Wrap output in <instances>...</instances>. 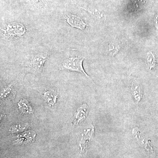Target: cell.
<instances>
[{"label":"cell","mask_w":158,"mask_h":158,"mask_svg":"<svg viewBox=\"0 0 158 158\" xmlns=\"http://www.w3.org/2000/svg\"><path fill=\"white\" fill-rule=\"evenodd\" d=\"M49 56L50 53L48 50L34 51L25 56L23 65L29 72L39 75L42 72L44 64Z\"/></svg>","instance_id":"obj_1"},{"label":"cell","mask_w":158,"mask_h":158,"mask_svg":"<svg viewBox=\"0 0 158 158\" xmlns=\"http://www.w3.org/2000/svg\"><path fill=\"white\" fill-rule=\"evenodd\" d=\"M85 59V57L80 53L77 50L69 48L63 53L60 62V67L64 70L80 73L90 79V77L83 68V63Z\"/></svg>","instance_id":"obj_2"},{"label":"cell","mask_w":158,"mask_h":158,"mask_svg":"<svg viewBox=\"0 0 158 158\" xmlns=\"http://www.w3.org/2000/svg\"><path fill=\"white\" fill-rule=\"evenodd\" d=\"M27 27L21 23L12 22L1 26V39L14 41L23 38L27 34Z\"/></svg>","instance_id":"obj_3"},{"label":"cell","mask_w":158,"mask_h":158,"mask_svg":"<svg viewBox=\"0 0 158 158\" xmlns=\"http://www.w3.org/2000/svg\"><path fill=\"white\" fill-rule=\"evenodd\" d=\"M40 94L44 102L49 106H53L56 103L58 94L56 90L51 87H39L35 88Z\"/></svg>","instance_id":"obj_4"},{"label":"cell","mask_w":158,"mask_h":158,"mask_svg":"<svg viewBox=\"0 0 158 158\" xmlns=\"http://www.w3.org/2000/svg\"><path fill=\"white\" fill-rule=\"evenodd\" d=\"M68 25L73 28L85 31L87 27V24L81 18L76 14L72 13H67L64 14L61 18Z\"/></svg>","instance_id":"obj_5"},{"label":"cell","mask_w":158,"mask_h":158,"mask_svg":"<svg viewBox=\"0 0 158 158\" xmlns=\"http://www.w3.org/2000/svg\"><path fill=\"white\" fill-rule=\"evenodd\" d=\"M17 82L14 81L2 87L0 96L1 99L6 100L14 98L17 88Z\"/></svg>","instance_id":"obj_6"},{"label":"cell","mask_w":158,"mask_h":158,"mask_svg":"<svg viewBox=\"0 0 158 158\" xmlns=\"http://www.w3.org/2000/svg\"><path fill=\"white\" fill-rule=\"evenodd\" d=\"M37 134L34 131L30 130L18 134L15 138L14 143L15 144H23L33 142L36 138Z\"/></svg>","instance_id":"obj_7"},{"label":"cell","mask_w":158,"mask_h":158,"mask_svg":"<svg viewBox=\"0 0 158 158\" xmlns=\"http://www.w3.org/2000/svg\"><path fill=\"white\" fill-rule=\"evenodd\" d=\"M88 106L86 105H82L78 108L74 114L73 125H77L85 120L88 114Z\"/></svg>","instance_id":"obj_8"},{"label":"cell","mask_w":158,"mask_h":158,"mask_svg":"<svg viewBox=\"0 0 158 158\" xmlns=\"http://www.w3.org/2000/svg\"><path fill=\"white\" fill-rule=\"evenodd\" d=\"M18 111L20 114H30L34 112L32 106L26 99L20 100L18 103Z\"/></svg>","instance_id":"obj_9"},{"label":"cell","mask_w":158,"mask_h":158,"mask_svg":"<svg viewBox=\"0 0 158 158\" xmlns=\"http://www.w3.org/2000/svg\"><path fill=\"white\" fill-rule=\"evenodd\" d=\"M120 41L118 38L112 40L108 46L107 51L111 56H114L118 53L120 48Z\"/></svg>","instance_id":"obj_10"},{"label":"cell","mask_w":158,"mask_h":158,"mask_svg":"<svg viewBox=\"0 0 158 158\" xmlns=\"http://www.w3.org/2000/svg\"><path fill=\"white\" fill-rule=\"evenodd\" d=\"M30 126V124L28 123L14 124L10 127L9 132L12 134H19L25 131L26 130L28 129Z\"/></svg>","instance_id":"obj_11"},{"label":"cell","mask_w":158,"mask_h":158,"mask_svg":"<svg viewBox=\"0 0 158 158\" xmlns=\"http://www.w3.org/2000/svg\"><path fill=\"white\" fill-rule=\"evenodd\" d=\"M131 90L135 98H141V85L136 79L133 78L131 81Z\"/></svg>","instance_id":"obj_12"},{"label":"cell","mask_w":158,"mask_h":158,"mask_svg":"<svg viewBox=\"0 0 158 158\" xmlns=\"http://www.w3.org/2000/svg\"><path fill=\"white\" fill-rule=\"evenodd\" d=\"M154 59V57L152 56V54L150 53L148 55V64H149L150 67V69L153 67L154 65V60L152 59Z\"/></svg>","instance_id":"obj_13"},{"label":"cell","mask_w":158,"mask_h":158,"mask_svg":"<svg viewBox=\"0 0 158 158\" xmlns=\"http://www.w3.org/2000/svg\"><path fill=\"white\" fill-rule=\"evenodd\" d=\"M117 1H118V2H120V1H121V0H117Z\"/></svg>","instance_id":"obj_14"}]
</instances>
